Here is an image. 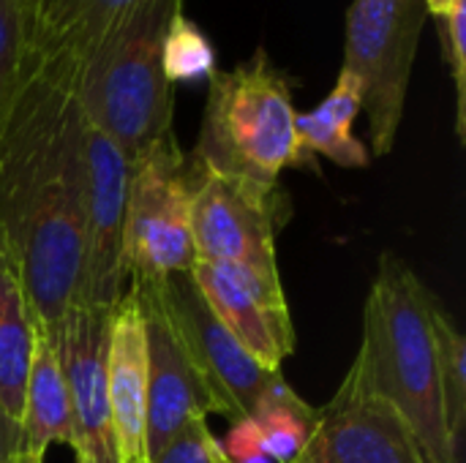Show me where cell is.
Listing matches in <instances>:
<instances>
[{
  "label": "cell",
  "mask_w": 466,
  "mask_h": 463,
  "mask_svg": "<svg viewBox=\"0 0 466 463\" xmlns=\"http://www.w3.org/2000/svg\"><path fill=\"white\" fill-rule=\"evenodd\" d=\"M90 128L71 63L30 49L0 136V229L16 251L35 325L46 330L82 292Z\"/></svg>",
  "instance_id": "cell-1"
},
{
  "label": "cell",
  "mask_w": 466,
  "mask_h": 463,
  "mask_svg": "<svg viewBox=\"0 0 466 463\" xmlns=\"http://www.w3.org/2000/svg\"><path fill=\"white\" fill-rule=\"evenodd\" d=\"M434 303L401 257L382 254L363 306V341L347 374L407 420L426 463H456L440 398Z\"/></svg>",
  "instance_id": "cell-2"
},
{
  "label": "cell",
  "mask_w": 466,
  "mask_h": 463,
  "mask_svg": "<svg viewBox=\"0 0 466 463\" xmlns=\"http://www.w3.org/2000/svg\"><path fill=\"white\" fill-rule=\"evenodd\" d=\"M183 0H142L74 68L76 98L128 164L172 134L175 85L164 74V38Z\"/></svg>",
  "instance_id": "cell-3"
},
{
  "label": "cell",
  "mask_w": 466,
  "mask_h": 463,
  "mask_svg": "<svg viewBox=\"0 0 466 463\" xmlns=\"http://www.w3.org/2000/svg\"><path fill=\"white\" fill-rule=\"evenodd\" d=\"M295 117L289 76L259 46L246 63L208 79L202 128L188 161L257 186H279L287 166L311 164Z\"/></svg>",
  "instance_id": "cell-4"
},
{
  "label": "cell",
  "mask_w": 466,
  "mask_h": 463,
  "mask_svg": "<svg viewBox=\"0 0 466 463\" xmlns=\"http://www.w3.org/2000/svg\"><path fill=\"white\" fill-rule=\"evenodd\" d=\"M191 169L175 131L145 147L128 169L123 276L161 281L191 273L197 254L191 237Z\"/></svg>",
  "instance_id": "cell-5"
},
{
  "label": "cell",
  "mask_w": 466,
  "mask_h": 463,
  "mask_svg": "<svg viewBox=\"0 0 466 463\" xmlns=\"http://www.w3.org/2000/svg\"><path fill=\"white\" fill-rule=\"evenodd\" d=\"M426 16L423 0H355L347 11L341 71L363 85L374 156L396 145Z\"/></svg>",
  "instance_id": "cell-6"
},
{
  "label": "cell",
  "mask_w": 466,
  "mask_h": 463,
  "mask_svg": "<svg viewBox=\"0 0 466 463\" xmlns=\"http://www.w3.org/2000/svg\"><path fill=\"white\" fill-rule=\"evenodd\" d=\"M191 169V237L202 262L243 267L270 284H281L276 232L289 216L279 186H257L218 172Z\"/></svg>",
  "instance_id": "cell-7"
},
{
  "label": "cell",
  "mask_w": 466,
  "mask_h": 463,
  "mask_svg": "<svg viewBox=\"0 0 466 463\" xmlns=\"http://www.w3.org/2000/svg\"><path fill=\"white\" fill-rule=\"evenodd\" d=\"M153 284L172 327L186 344L210 393L216 396L218 415L229 418L232 423L251 418L262 390L279 371L262 368L243 349V344L213 314L210 303L202 297L188 273L169 276Z\"/></svg>",
  "instance_id": "cell-8"
},
{
  "label": "cell",
  "mask_w": 466,
  "mask_h": 463,
  "mask_svg": "<svg viewBox=\"0 0 466 463\" xmlns=\"http://www.w3.org/2000/svg\"><path fill=\"white\" fill-rule=\"evenodd\" d=\"M112 308L76 303L44 327L55 344L74 420V456L85 463H117L106 393V349Z\"/></svg>",
  "instance_id": "cell-9"
},
{
  "label": "cell",
  "mask_w": 466,
  "mask_h": 463,
  "mask_svg": "<svg viewBox=\"0 0 466 463\" xmlns=\"http://www.w3.org/2000/svg\"><path fill=\"white\" fill-rule=\"evenodd\" d=\"M289 463H426L407 420L350 374Z\"/></svg>",
  "instance_id": "cell-10"
},
{
  "label": "cell",
  "mask_w": 466,
  "mask_h": 463,
  "mask_svg": "<svg viewBox=\"0 0 466 463\" xmlns=\"http://www.w3.org/2000/svg\"><path fill=\"white\" fill-rule=\"evenodd\" d=\"M139 300L145 319V352H147V461L156 456L188 420L218 415L216 396L191 360L186 344L172 327L156 284L128 281Z\"/></svg>",
  "instance_id": "cell-11"
},
{
  "label": "cell",
  "mask_w": 466,
  "mask_h": 463,
  "mask_svg": "<svg viewBox=\"0 0 466 463\" xmlns=\"http://www.w3.org/2000/svg\"><path fill=\"white\" fill-rule=\"evenodd\" d=\"M128 158L120 147L90 128L87 142V210H85V273L79 303L115 308L126 292L123 232L128 199Z\"/></svg>",
  "instance_id": "cell-12"
},
{
  "label": "cell",
  "mask_w": 466,
  "mask_h": 463,
  "mask_svg": "<svg viewBox=\"0 0 466 463\" xmlns=\"http://www.w3.org/2000/svg\"><path fill=\"white\" fill-rule=\"evenodd\" d=\"M188 276L243 349L262 368L281 371V363L295 352V325L281 284L202 259L194 262Z\"/></svg>",
  "instance_id": "cell-13"
},
{
  "label": "cell",
  "mask_w": 466,
  "mask_h": 463,
  "mask_svg": "<svg viewBox=\"0 0 466 463\" xmlns=\"http://www.w3.org/2000/svg\"><path fill=\"white\" fill-rule=\"evenodd\" d=\"M106 393L117 463H147V352L145 319L131 289L109 319Z\"/></svg>",
  "instance_id": "cell-14"
},
{
  "label": "cell",
  "mask_w": 466,
  "mask_h": 463,
  "mask_svg": "<svg viewBox=\"0 0 466 463\" xmlns=\"http://www.w3.org/2000/svg\"><path fill=\"white\" fill-rule=\"evenodd\" d=\"M19 428L22 453L46 456L49 445H68L74 450V420L66 379L55 344L41 325H35V344L25 379Z\"/></svg>",
  "instance_id": "cell-15"
},
{
  "label": "cell",
  "mask_w": 466,
  "mask_h": 463,
  "mask_svg": "<svg viewBox=\"0 0 466 463\" xmlns=\"http://www.w3.org/2000/svg\"><path fill=\"white\" fill-rule=\"evenodd\" d=\"M142 0H41L27 16L30 49L79 63Z\"/></svg>",
  "instance_id": "cell-16"
},
{
  "label": "cell",
  "mask_w": 466,
  "mask_h": 463,
  "mask_svg": "<svg viewBox=\"0 0 466 463\" xmlns=\"http://www.w3.org/2000/svg\"><path fill=\"white\" fill-rule=\"evenodd\" d=\"M35 344V317L16 251L0 229V407L19 420L25 379Z\"/></svg>",
  "instance_id": "cell-17"
},
{
  "label": "cell",
  "mask_w": 466,
  "mask_h": 463,
  "mask_svg": "<svg viewBox=\"0 0 466 463\" xmlns=\"http://www.w3.org/2000/svg\"><path fill=\"white\" fill-rule=\"evenodd\" d=\"M360 112L363 85L352 74L339 71L336 87L328 93V98L314 112H298L295 117V131L303 150L311 156H325L347 169L369 166L371 156L366 145L352 134V123Z\"/></svg>",
  "instance_id": "cell-18"
},
{
  "label": "cell",
  "mask_w": 466,
  "mask_h": 463,
  "mask_svg": "<svg viewBox=\"0 0 466 463\" xmlns=\"http://www.w3.org/2000/svg\"><path fill=\"white\" fill-rule=\"evenodd\" d=\"M251 418L262 428V456L273 463H289L306 445L317 409H311L281 377V371L262 390Z\"/></svg>",
  "instance_id": "cell-19"
},
{
  "label": "cell",
  "mask_w": 466,
  "mask_h": 463,
  "mask_svg": "<svg viewBox=\"0 0 466 463\" xmlns=\"http://www.w3.org/2000/svg\"><path fill=\"white\" fill-rule=\"evenodd\" d=\"M434 341H437V368H440V398L448 434L459 445L466 420V338L456 327L448 311L434 303L431 311Z\"/></svg>",
  "instance_id": "cell-20"
},
{
  "label": "cell",
  "mask_w": 466,
  "mask_h": 463,
  "mask_svg": "<svg viewBox=\"0 0 466 463\" xmlns=\"http://www.w3.org/2000/svg\"><path fill=\"white\" fill-rule=\"evenodd\" d=\"M30 57L27 14L16 0H0V136L11 117Z\"/></svg>",
  "instance_id": "cell-21"
},
{
  "label": "cell",
  "mask_w": 466,
  "mask_h": 463,
  "mask_svg": "<svg viewBox=\"0 0 466 463\" xmlns=\"http://www.w3.org/2000/svg\"><path fill=\"white\" fill-rule=\"evenodd\" d=\"M216 71V49L208 35L183 16V11L172 19L164 38V74L172 85L177 82H199L210 79Z\"/></svg>",
  "instance_id": "cell-22"
},
{
  "label": "cell",
  "mask_w": 466,
  "mask_h": 463,
  "mask_svg": "<svg viewBox=\"0 0 466 463\" xmlns=\"http://www.w3.org/2000/svg\"><path fill=\"white\" fill-rule=\"evenodd\" d=\"M440 33H442V52L445 63L453 76L456 87V136L459 142H466V0H453L448 14L440 19Z\"/></svg>",
  "instance_id": "cell-23"
},
{
  "label": "cell",
  "mask_w": 466,
  "mask_h": 463,
  "mask_svg": "<svg viewBox=\"0 0 466 463\" xmlns=\"http://www.w3.org/2000/svg\"><path fill=\"white\" fill-rule=\"evenodd\" d=\"M218 439L210 434L205 418L188 420L147 463H227Z\"/></svg>",
  "instance_id": "cell-24"
},
{
  "label": "cell",
  "mask_w": 466,
  "mask_h": 463,
  "mask_svg": "<svg viewBox=\"0 0 466 463\" xmlns=\"http://www.w3.org/2000/svg\"><path fill=\"white\" fill-rule=\"evenodd\" d=\"M224 456L232 463H243L248 458H257L262 456V428L257 426L254 418H243V420H235V426L229 428L227 439L218 442Z\"/></svg>",
  "instance_id": "cell-25"
},
{
  "label": "cell",
  "mask_w": 466,
  "mask_h": 463,
  "mask_svg": "<svg viewBox=\"0 0 466 463\" xmlns=\"http://www.w3.org/2000/svg\"><path fill=\"white\" fill-rule=\"evenodd\" d=\"M22 453V428L19 420H14L0 407V463H16Z\"/></svg>",
  "instance_id": "cell-26"
},
{
  "label": "cell",
  "mask_w": 466,
  "mask_h": 463,
  "mask_svg": "<svg viewBox=\"0 0 466 463\" xmlns=\"http://www.w3.org/2000/svg\"><path fill=\"white\" fill-rule=\"evenodd\" d=\"M451 3H453V0H423L426 11H429L431 16H437V19H442V16L448 14Z\"/></svg>",
  "instance_id": "cell-27"
},
{
  "label": "cell",
  "mask_w": 466,
  "mask_h": 463,
  "mask_svg": "<svg viewBox=\"0 0 466 463\" xmlns=\"http://www.w3.org/2000/svg\"><path fill=\"white\" fill-rule=\"evenodd\" d=\"M16 463H44V456H30V453H19Z\"/></svg>",
  "instance_id": "cell-28"
},
{
  "label": "cell",
  "mask_w": 466,
  "mask_h": 463,
  "mask_svg": "<svg viewBox=\"0 0 466 463\" xmlns=\"http://www.w3.org/2000/svg\"><path fill=\"white\" fill-rule=\"evenodd\" d=\"M16 3H19V5L25 8V14L30 16V14H33V8H35V5H38L41 0H16Z\"/></svg>",
  "instance_id": "cell-29"
},
{
  "label": "cell",
  "mask_w": 466,
  "mask_h": 463,
  "mask_svg": "<svg viewBox=\"0 0 466 463\" xmlns=\"http://www.w3.org/2000/svg\"><path fill=\"white\" fill-rule=\"evenodd\" d=\"M76 463H85V461H82V458H76Z\"/></svg>",
  "instance_id": "cell-30"
}]
</instances>
